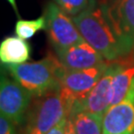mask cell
Segmentation results:
<instances>
[{
    "instance_id": "obj_1",
    "label": "cell",
    "mask_w": 134,
    "mask_h": 134,
    "mask_svg": "<svg viewBox=\"0 0 134 134\" xmlns=\"http://www.w3.org/2000/svg\"><path fill=\"white\" fill-rule=\"evenodd\" d=\"M72 21L83 40L96 49L106 62H118L132 57L130 47L120 38L100 6L72 17Z\"/></svg>"
},
{
    "instance_id": "obj_2",
    "label": "cell",
    "mask_w": 134,
    "mask_h": 134,
    "mask_svg": "<svg viewBox=\"0 0 134 134\" xmlns=\"http://www.w3.org/2000/svg\"><path fill=\"white\" fill-rule=\"evenodd\" d=\"M8 72L33 97L61 90V76L65 68L58 57L49 54L41 61L20 65H5Z\"/></svg>"
},
{
    "instance_id": "obj_3",
    "label": "cell",
    "mask_w": 134,
    "mask_h": 134,
    "mask_svg": "<svg viewBox=\"0 0 134 134\" xmlns=\"http://www.w3.org/2000/svg\"><path fill=\"white\" fill-rule=\"evenodd\" d=\"M72 105L61 90L35 97L29 107L19 134H47L63 118L69 117Z\"/></svg>"
},
{
    "instance_id": "obj_4",
    "label": "cell",
    "mask_w": 134,
    "mask_h": 134,
    "mask_svg": "<svg viewBox=\"0 0 134 134\" xmlns=\"http://www.w3.org/2000/svg\"><path fill=\"white\" fill-rule=\"evenodd\" d=\"M33 96L20 85L0 63V114L21 125L25 119Z\"/></svg>"
},
{
    "instance_id": "obj_5",
    "label": "cell",
    "mask_w": 134,
    "mask_h": 134,
    "mask_svg": "<svg viewBox=\"0 0 134 134\" xmlns=\"http://www.w3.org/2000/svg\"><path fill=\"white\" fill-rule=\"evenodd\" d=\"M46 32L55 52L76 45L85 40L72 18H70L55 2H50L45 9Z\"/></svg>"
},
{
    "instance_id": "obj_6",
    "label": "cell",
    "mask_w": 134,
    "mask_h": 134,
    "mask_svg": "<svg viewBox=\"0 0 134 134\" xmlns=\"http://www.w3.org/2000/svg\"><path fill=\"white\" fill-rule=\"evenodd\" d=\"M109 64L106 63L98 67L79 71H69L65 69L60 80L61 91L71 102L72 107L86 99L87 94L104 74Z\"/></svg>"
},
{
    "instance_id": "obj_7",
    "label": "cell",
    "mask_w": 134,
    "mask_h": 134,
    "mask_svg": "<svg viewBox=\"0 0 134 134\" xmlns=\"http://www.w3.org/2000/svg\"><path fill=\"white\" fill-rule=\"evenodd\" d=\"M115 31L131 49L134 58V0H100Z\"/></svg>"
},
{
    "instance_id": "obj_8",
    "label": "cell",
    "mask_w": 134,
    "mask_h": 134,
    "mask_svg": "<svg viewBox=\"0 0 134 134\" xmlns=\"http://www.w3.org/2000/svg\"><path fill=\"white\" fill-rule=\"evenodd\" d=\"M120 67H121L120 61L110 63L104 74L99 79V81H97V83L93 86L91 92L87 94L86 99L74 106L71 113L77 110H83L103 116L105 111L110 106V90H111L112 80Z\"/></svg>"
},
{
    "instance_id": "obj_9",
    "label": "cell",
    "mask_w": 134,
    "mask_h": 134,
    "mask_svg": "<svg viewBox=\"0 0 134 134\" xmlns=\"http://www.w3.org/2000/svg\"><path fill=\"white\" fill-rule=\"evenodd\" d=\"M59 61L69 71H79L106 64L104 58L86 41L56 51Z\"/></svg>"
},
{
    "instance_id": "obj_10",
    "label": "cell",
    "mask_w": 134,
    "mask_h": 134,
    "mask_svg": "<svg viewBox=\"0 0 134 134\" xmlns=\"http://www.w3.org/2000/svg\"><path fill=\"white\" fill-rule=\"evenodd\" d=\"M134 133V101L109 106L102 117V134Z\"/></svg>"
},
{
    "instance_id": "obj_11",
    "label": "cell",
    "mask_w": 134,
    "mask_h": 134,
    "mask_svg": "<svg viewBox=\"0 0 134 134\" xmlns=\"http://www.w3.org/2000/svg\"><path fill=\"white\" fill-rule=\"evenodd\" d=\"M120 62L121 67L111 83L110 106L124 100L134 101V58H127Z\"/></svg>"
},
{
    "instance_id": "obj_12",
    "label": "cell",
    "mask_w": 134,
    "mask_h": 134,
    "mask_svg": "<svg viewBox=\"0 0 134 134\" xmlns=\"http://www.w3.org/2000/svg\"><path fill=\"white\" fill-rule=\"evenodd\" d=\"M31 57V46L18 36H9L0 43V63L3 65L24 64Z\"/></svg>"
},
{
    "instance_id": "obj_13",
    "label": "cell",
    "mask_w": 134,
    "mask_h": 134,
    "mask_svg": "<svg viewBox=\"0 0 134 134\" xmlns=\"http://www.w3.org/2000/svg\"><path fill=\"white\" fill-rule=\"evenodd\" d=\"M102 117L83 110L72 111L69 116L76 134H102Z\"/></svg>"
},
{
    "instance_id": "obj_14",
    "label": "cell",
    "mask_w": 134,
    "mask_h": 134,
    "mask_svg": "<svg viewBox=\"0 0 134 134\" xmlns=\"http://www.w3.org/2000/svg\"><path fill=\"white\" fill-rule=\"evenodd\" d=\"M46 29V18L45 15L40 16L37 19L23 20L20 19L15 25V33L20 38L29 40L36 33Z\"/></svg>"
},
{
    "instance_id": "obj_15",
    "label": "cell",
    "mask_w": 134,
    "mask_h": 134,
    "mask_svg": "<svg viewBox=\"0 0 134 134\" xmlns=\"http://www.w3.org/2000/svg\"><path fill=\"white\" fill-rule=\"evenodd\" d=\"M54 2L69 16H77L96 7V0H54Z\"/></svg>"
},
{
    "instance_id": "obj_16",
    "label": "cell",
    "mask_w": 134,
    "mask_h": 134,
    "mask_svg": "<svg viewBox=\"0 0 134 134\" xmlns=\"http://www.w3.org/2000/svg\"><path fill=\"white\" fill-rule=\"evenodd\" d=\"M0 134H19L17 125L2 114H0Z\"/></svg>"
},
{
    "instance_id": "obj_17",
    "label": "cell",
    "mask_w": 134,
    "mask_h": 134,
    "mask_svg": "<svg viewBox=\"0 0 134 134\" xmlns=\"http://www.w3.org/2000/svg\"><path fill=\"white\" fill-rule=\"evenodd\" d=\"M69 117L63 118L57 125H55L52 129L49 131L47 134H65V129H66V123Z\"/></svg>"
},
{
    "instance_id": "obj_18",
    "label": "cell",
    "mask_w": 134,
    "mask_h": 134,
    "mask_svg": "<svg viewBox=\"0 0 134 134\" xmlns=\"http://www.w3.org/2000/svg\"><path fill=\"white\" fill-rule=\"evenodd\" d=\"M65 134H76L74 125H72V120L70 118H68L67 123H66V129H65Z\"/></svg>"
},
{
    "instance_id": "obj_19",
    "label": "cell",
    "mask_w": 134,
    "mask_h": 134,
    "mask_svg": "<svg viewBox=\"0 0 134 134\" xmlns=\"http://www.w3.org/2000/svg\"><path fill=\"white\" fill-rule=\"evenodd\" d=\"M9 2V4L11 5V7L14 9L15 13L17 16H19V13H18V9H17V5H16V0H7Z\"/></svg>"
},
{
    "instance_id": "obj_20",
    "label": "cell",
    "mask_w": 134,
    "mask_h": 134,
    "mask_svg": "<svg viewBox=\"0 0 134 134\" xmlns=\"http://www.w3.org/2000/svg\"><path fill=\"white\" fill-rule=\"evenodd\" d=\"M133 134H134V133H133Z\"/></svg>"
}]
</instances>
